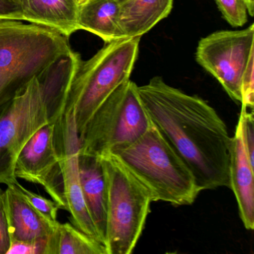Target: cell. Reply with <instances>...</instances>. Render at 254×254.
Masks as SVG:
<instances>
[{
	"instance_id": "18",
	"label": "cell",
	"mask_w": 254,
	"mask_h": 254,
	"mask_svg": "<svg viewBox=\"0 0 254 254\" xmlns=\"http://www.w3.org/2000/svg\"><path fill=\"white\" fill-rule=\"evenodd\" d=\"M223 17L233 27L243 26L248 21L245 0H215Z\"/></svg>"
},
{
	"instance_id": "4",
	"label": "cell",
	"mask_w": 254,
	"mask_h": 254,
	"mask_svg": "<svg viewBox=\"0 0 254 254\" xmlns=\"http://www.w3.org/2000/svg\"><path fill=\"white\" fill-rule=\"evenodd\" d=\"M99 158L105 183L104 246L107 254H130L142 236L152 197L114 154Z\"/></svg>"
},
{
	"instance_id": "3",
	"label": "cell",
	"mask_w": 254,
	"mask_h": 254,
	"mask_svg": "<svg viewBox=\"0 0 254 254\" xmlns=\"http://www.w3.org/2000/svg\"><path fill=\"white\" fill-rule=\"evenodd\" d=\"M113 154L146 187L153 202L191 205L200 192L187 163L153 123L139 139Z\"/></svg>"
},
{
	"instance_id": "11",
	"label": "cell",
	"mask_w": 254,
	"mask_h": 254,
	"mask_svg": "<svg viewBox=\"0 0 254 254\" xmlns=\"http://www.w3.org/2000/svg\"><path fill=\"white\" fill-rule=\"evenodd\" d=\"M242 105L234 136L230 139L229 176L239 207V215L247 230L254 228V165L251 163L245 147L243 133L244 110Z\"/></svg>"
},
{
	"instance_id": "12",
	"label": "cell",
	"mask_w": 254,
	"mask_h": 254,
	"mask_svg": "<svg viewBox=\"0 0 254 254\" xmlns=\"http://www.w3.org/2000/svg\"><path fill=\"white\" fill-rule=\"evenodd\" d=\"M3 198L11 241L39 240L53 234L59 221H52L37 210L17 184L7 185Z\"/></svg>"
},
{
	"instance_id": "7",
	"label": "cell",
	"mask_w": 254,
	"mask_h": 254,
	"mask_svg": "<svg viewBox=\"0 0 254 254\" xmlns=\"http://www.w3.org/2000/svg\"><path fill=\"white\" fill-rule=\"evenodd\" d=\"M50 123L38 78L0 110V184L18 183L14 174L20 151L31 137Z\"/></svg>"
},
{
	"instance_id": "24",
	"label": "cell",
	"mask_w": 254,
	"mask_h": 254,
	"mask_svg": "<svg viewBox=\"0 0 254 254\" xmlns=\"http://www.w3.org/2000/svg\"><path fill=\"white\" fill-rule=\"evenodd\" d=\"M23 20L20 0H0V21Z\"/></svg>"
},
{
	"instance_id": "14",
	"label": "cell",
	"mask_w": 254,
	"mask_h": 254,
	"mask_svg": "<svg viewBox=\"0 0 254 254\" xmlns=\"http://www.w3.org/2000/svg\"><path fill=\"white\" fill-rule=\"evenodd\" d=\"M80 179L84 201L100 242H105L106 227L105 183L100 158L81 155L78 158Z\"/></svg>"
},
{
	"instance_id": "20",
	"label": "cell",
	"mask_w": 254,
	"mask_h": 254,
	"mask_svg": "<svg viewBox=\"0 0 254 254\" xmlns=\"http://www.w3.org/2000/svg\"><path fill=\"white\" fill-rule=\"evenodd\" d=\"M254 54L250 58L245 68L241 85L242 91V105L253 110L254 105Z\"/></svg>"
},
{
	"instance_id": "1",
	"label": "cell",
	"mask_w": 254,
	"mask_h": 254,
	"mask_svg": "<svg viewBox=\"0 0 254 254\" xmlns=\"http://www.w3.org/2000/svg\"><path fill=\"white\" fill-rule=\"evenodd\" d=\"M138 92L153 125L187 163L200 191L230 188L231 137L215 110L161 77L138 86Z\"/></svg>"
},
{
	"instance_id": "2",
	"label": "cell",
	"mask_w": 254,
	"mask_h": 254,
	"mask_svg": "<svg viewBox=\"0 0 254 254\" xmlns=\"http://www.w3.org/2000/svg\"><path fill=\"white\" fill-rule=\"evenodd\" d=\"M71 51L67 38L51 29L0 21V110Z\"/></svg>"
},
{
	"instance_id": "23",
	"label": "cell",
	"mask_w": 254,
	"mask_h": 254,
	"mask_svg": "<svg viewBox=\"0 0 254 254\" xmlns=\"http://www.w3.org/2000/svg\"><path fill=\"white\" fill-rule=\"evenodd\" d=\"M3 192V190L0 188V254H7L11 245V236L4 204Z\"/></svg>"
},
{
	"instance_id": "22",
	"label": "cell",
	"mask_w": 254,
	"mask_h": 254,
	"mask_svg": "<svg viewBox=\"0 0 254 254\" xmlns=\"http://www.w3.org/2000/svg\"><path fill=\"white\" fill-rule=\"evenodd\" d=\"M243 133L245 147L251 163L254 165V112H248L247 108L244 110Z\"/></svg>"
},
{
	"instance_id": "26",
	"label": "cell",
	"mask_w": 254,
	"mask_h": 254,
	"mask_svg": "<svg viewBox=\"0 0 254 254\" xmlns=\"http://www.w3.org/2000/svg\"><path fill=\"white\" fill-rule=\"evenodd\" d=\"M78 2H79L80 4L82 3V2H84L85 0H77Z\"/></svg>"
},
{
	"instance_id": "10",
	"label": "cell",
	"mask_w": 254,
	"mask_h": 254,
	"mask_svg": "<svg viewBox=\"0 0 254 254\" xmlns=\"http://www.w3.org/2000/svg\"><path fill=\"white\" fill-rule=\"evenodd\" d=\"M16 178L40 184L66 210L60 159L55 141V123H49L26 142L16 162Z\"/></svg>"
},
{
	"instance_id": "15",
	"label": "cell",
	"mask_w": 254,
	"mask_h": 254,
	"mask_svg": "<svg viewBox=\"0 0 254 254\" xmlns=\"http://www.w3.org/2000/svg\"><path fill=\"white\" fill-rule=\"evenodd\" d=\"M124 38H142L170 14L173 0H117Z\"/></svg>"
},
{
	"instance_id": "19",
	"label": "cell",
	"mask_w": 254,
	"mask_h": 254,
	"mask_svg": "<svg viewBox=\"0 0 254 254\" xmlns=\"http://www.w3.org/2000/svg\"><path fill=\"white\" fill-rule=\"evenodd\" d=\"M17 186L23 192L28 201L43 215L53 221H58L57 216L60 206L54 200L46 198L33 191H29L17 183Z\"/></svg>"
},
{
	"instance_id": "16",
	"label": "cell",
	"mask_w": 254,
	"mask_h": 254,
	"mask_svg": "<svg viewBox=\"0 0 254 254\" xmlns=\"http://www.w3.org/2000/svg\"><path fill=\"white\" fill-rule=\"evenodd\" d=\"M78 25L80 30L97 35L105 44L124 38L117 0H85L80 4Z\"/></svg>"
},
{
	"instance_id": "25",
	"label": "cell",
	"mask_w": 254,
	"mask_h": 254,
	"mask_svg": "<svg viewBox=\"0 0 254 254\" xmlns=\"http://www.w3.org/2000/svg\"><path fill=\"white\" fill-rule=\"evenodd\" d=\"M245 3L248 8V13L251 17H253L254 14V0H245Z\"/></svg>"
},
{
	"instance_id": "13",
	"label": "cell",
	"mask_w": 254,
	"mask_h": 254,
	"mask_svg": "<svg viewBox=\"0 0 254 254\" xmlns=\"http://www.w3.org/2000/svg\"><path fill=\"white\" fill-rule=\"evenodd\" d=\"M23 21L55 31L69 38L80 30L77 0H20Z\"/></svg>"
},
{
	"instance_id": "5",
	"label": "cell",
	"mask_w": 254,
	"mask_h": 254,
	"mask_svg": "<svg viewBox=\"0 0 254 254\" xmlns=\"http://www.w3.org/2000/svg\"><path fill=\"white\" fill-rule=\"evenodd\" d=\"M140 39L123 38L105 44L90 60L81 62L71 85L65 110H75L78 136L110 95L130 79Z\"/></svg>"
},
{
	"instance_id": "6",
	"label": "cell",
	"mask_w": 254,
	"mask_h": 254,
	"mask_svg": "<svg viewBox=\"0 0 254 254\" xmlns=\"http://www.w3.org/2000/svg\"><path fill=\"white\" fill-rule=\"evenodd\" d=\"M152 125L130 79L101 105L79 135V154L101 157L130 145Z\"/></svg>"
},
{
	"instance_id": "17",
	"label": "cell",
	"mask_w": 254,
	"mask_h": 254,
	"mask_svg": "<svg viewBox=\"0 0 254 254\" xmlns=\"http://www.w3.org/2000/svg\"><path fill=\"white\" fill-rule=\"evenodd\" d=\"M48 254H107L103 244L69 223H58L49 238Z\"/></svg>"
},
{
	"instance_id": "21",
	"label": "cell",
	"mask_w": 254,
	"mask_h": 254,
	"mask_svg": "<svg viewBox=\"0 0 254 254\" xmlns=\"http://www.w3.org/2000/svg\"><path fill=\"white\" fill-rule=\"evenodd\" d=\"M49 239L35 241L11 240L7 254H48Z\"/></svg>"
},
{
	"instance_id": "8",
	"label": "cell",
	"mask_w": 254,
	"mask_h": 254,
	"mask_svg": "<svg viewBox=\"0 0 254 254\" xmlns=\"http://www.w3.org/2000/svg\"><path fill=\"white\" fill-rule=\"evenodd\" d=\"M254 26L244 30L220 31L200 39L197 63L213 75L233 100L242 102V76L254 54Z\"/></svg>"
},
{
	"instance_id": "9",
	"label": "cell",
	"mask_w": 254,
	"mask_h": 254,
	"mask_svg": "<svg viewBox=\"0 0 254 254\" xmlns=\"http://www.w3.org/2000/svg\"><path fill=\"white\" fill-rule=\"evenodd\" d=\"M74 111H65L54 123L55 141L60 159L66 210L70 213V220L75 227L100 242L81 189L78 163L79 136Z\"/></svg>"
}]
</instances>
